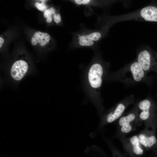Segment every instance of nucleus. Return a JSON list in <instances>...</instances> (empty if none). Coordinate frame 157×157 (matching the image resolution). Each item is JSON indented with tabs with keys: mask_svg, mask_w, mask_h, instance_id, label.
Listing matches in <instances>:
<instances>
[{
	"mask_svg": "<svg viewBox=\"0 0 157 157\" xmlns=\"http://www.w3.org/2000/svg\"><path fill=\"white\" fill-rule=\"evenodd\" d=\"M112 77L115 80L127 86L143 82L151 86L153 82L152 77L147 75L135 59L115 72Z\"/></svg>",
	"mask_w": 157,
	"mask_h": 157,
	"instance_id": "nucleus-1",
	"label": "nucleus"
},
{
	"mask_svg": "<svg viewBox=\"0 0 157 157\" xmlns=\"http://www.w3.org/2000/svg\"><path fill=\"white\" fill-rule=\"evenodd\" d=\"M139 111L138 120L144 122L145 128L156 130L157 127V104L149 97L135 105Z\"/></svg>",
	"mask_w": 157,
	"mask_h": 157,
	"instance_id": "nucleus-2",
	"label": "nucleus"
},
{
	"mask_svg": "<svg viewBox=\"0 0 157 157\" xmlns=\"http://www.w3.org/2000/svg\"><path fill=\"white\" fill-rule=\"evenodd\" d=\"M111 23L129 20L157 22V7L148 6L131 13L110 17Z\"/></svg>",
	"mask_w": 157,
	"mask_h": 157,
	"instance_id": "nucleus-3",
	"label": "nucleus"
},
{
	"mask_svg": "<svg viewBox=\"0 0 157 157\" xmlns=\"http://www.w3.org/2000/svg\"><path fill=\"white\" fill-rule=\"evenodd\" d=\"M135 60L147 74L157 67V53L148 46L139 49Z\"/></svg>",
	"mask_w": 157,
	"mask_h": 157,
	"instance_id": "nucleus-4",
	"label": "nucleus"
},
{
	"mask_svg": "<svg viewBox=\"0 0 157 157\" xmlns=\"http://www.w3.org/2000/svg\"><path fill=\"white\" fill-rule=\"evenodd\" d=\"M139 111L134 105L127 114L121 116L119 119L118 124L119 128L120 138L123 141L125 135L134 130L133 124L138 120Z\"/></svg>",
	"mask_w": 157,
	"mask_h": 157,
	"instance_id": "nucleus-5",
	"label": "nucleus"
},
{
	"mask_svg": "<svg viewBox=\"0 0 157 157\" xmlns=\"http://www.w3.org/2000/svg\"><path fill=\"white\" fill-rule=\"evenodd\" d=\"M134 99L133 95H131L118 103L113 110L106 116V122L108 123H111L119 119L127 108L134 103Z\"/></svg>",
	"mask_w": 157,
	"mask_h": 157,
	"instance_id": "nucleus-6",
	"label": "nucleus"
},
{
	"mask_svg": "<svg viewBox=\"0 0 157 157\" xmlns=\"http://www.w3.org/2000/svg\"><path fill=\"white\" fill-rule=\"evenodd\" d=\"M138 135L140 142L144 149L154 151L157 145L156 130L145 128Z\"/></svg>",
	"mask_w": 157,
	"mask_h": 157,
	"instance_id": "nucleus-7",
	"label": "nucleus"
},
{
	"mask_svg": "<svg viewBox=\"0 0 157 157\" xmlns=\"http://www.w3.org/2000/svg\"><path fill=\"white\" fill-rule=\"evenodd\" d=\"M125 151L130 156H139L144 154V148L141 145L138 135H134L122 141Z\"/></svg>",
	"mask_w": 157,
	"mask_h": 157,
	"instance_id": "nucleus-8",
	"label": "nucleus"
},
{
	"mask_svg": "<svg viewBox=\"0 0 157 157\" xmlns=\"http://www.w3.org/2000/svg\"><path fill=\"white\" fill-rule=\"evenodd\" d=\"M104 72V68L100 64L95 63L91 67L88 73V79L92 87L96 88L101 86Z\"/></svg>",
	"mask_w": 157,
	"mask_h": 157,
	"instance_id": "nucleus-9",
	"label": "nucleus"
},
{
	"mask_svg": "<svg viewBox=\"0 0 157 157\" xmlns=\"http://www.w3.org/2000/svg\"><path fill=\"white\" fill-rule=\"evenodd\" d=\"M28 68V64L25 60H17L12 66L10 70L11 76L14 80L20 81L24 76Z\"/></svg>",
	"mask_w": 157,
	"mask_h": 157,
	"instance_id": "nucleus-10",
	"label": "nucleus"
},
{
	"mask_svg": "<svg viewBox=\"0 0 157 157\" xmlns=\"http://www.w3.org/2000/svg\"><path fill=\"white\" fill-rule=\"evenodd\" d=\"M104 34V31H96L88 34L81 35L78 37V44L82 46H92L94 44V42L99 40Z\"/></svg>",
	"mask_w": 157,
	"mask_h": 157,
	"instance_id": "nucleus-11",
	"label": "nucleus"
},
{
	"mask_svg": "<svg viewBox=\"0 0 157 157\" xmlns=\"http://www.w3.org/2000/svg\"><path fill=\"white\" fill-rule=\"evenodd\" d=\"M51 41V36L48 33L38 31L32 37L31 42L33 46L44 47L49 44Z\"/></svg>",
	"mask_w": 157,
	"mask_h": 157,
	"instance_id": "nucleus-12",
	"label": "nucleus"
},
{
	"mask_svg": "<svg viewBox=\"0 0 157 157\" xmlns=\"http://www.w3.org/2000/svg\"><path fill=\"white\" fill-rule=\"evenodd\" d=\"M55 13L54 9L51 8L46 9L44 11L43 16L45 18H47L53 16V15Z\"/></svg>",
	"mask_w": 157,
	"mask_h": 157,
	"instance_id": "nucleus-13",
	"label": "nucleus"
},
{
	"mask_svg": "<svg viewBox=\"0 0 157 157\" xmlns=\"http://www.w3.org/2000/svg\"><path fill=\"white\" fill-rule=\"evenodd\" d=\"M35 5L37 9L40 11H44L47 9V7L45 2H42L41 3H40L36 2L35 3Z\"/></svg>",
	"mask_w": 157,
	"mask_h": 157,
	"instance_id": "nucleus-14",
	"label": "nucleus"
},
{
	"mask_svg": "<svg viewBox=\"0 0 157 157\" xmlns=\"http://www.w3.org/2000/svg\"><path fill=\"white\" fill-rule=\"evenodd\" d=\"M53 17L54 22L56 24L60 23L61 21V16L58 13H54L53 15Z\"/></svg>",
	"mask_w": 157,
	"mask_h": 157,
	"instance_id": "nucleus-15",
	"label": "nucleus"
},
{
	"mask_svg": "<svg viewBox=\"0 0 157 157\" xmlns=\"http://www.w3.org/2000/svg\"><path fill=\"white\" fill-rule=\"evenodd\" d=\"M91 0H74L75 2L78 5H86L88 4Z\"/></svg>",
	"mask_w": 157,
	"mask_h": 157,
	"instance_id": "nucleus-16",
	"label": "nucleus"
},
{
	"mask_svg": "<svg viewBox=\"0 0 157 157\" xmlns=\"http://www.w3.org/2000/svg\"><path fill=\"white\" fill-rule=\"evenodd\" d=\"M4 42V39L2 36L0 37V48H1Z\"/></svg>",
	"mask_w": 157,
	"mask_h": 157,
	"instance_id": "nucleus-17",
	"label": "nucleus"
},
{
	"mask_svg": "<svg viewBox=\"0 0 157 157\" xmlns=\"http://www.w3.org/2000/svg\"><path fill=\"white\" fill-rule=\"evenodd\" d=\"M52 16H51L46 18V22L49 23L51 22L52 20Z\"/></svg>",
	"mask_w": 157,
	"mask_h": 157,
	"instance_id": "nucleus-18",
	"label": "nucleus"
},
{
	"mask_svg": "<svg viewBox=\"0 0 157 157\" xmlns=\"http://www.w3.org/2000/svg\"><path fill=\"white\" fill-rule=\"evenodd\" d=\"M153 152H154L155 155L157 156V145Z\"/></svg>",
	"mask_w": 157,
	"mask_h": 157,
	"instance_id": "nucleus-19",
	"label": "nucleus"
},
{
	"mask_svg": "<svg viewBox=\"0 0 157 157\" xmlns=\"http://www.w3.org/2000/svg\"><path fill=\"white\" fill-rule=\"evenodd\" d=\"M39 0L41 1L42 2H45L47 0Z\"/></svg>",
	"mask_w": 157,
	"mask_h": 157,
	"instance_id": "nucleus-20",
	"label": "nucleus"
},
{
	"mask_svg": "<svg viewBox=\"0 0 157 157\" xmlns=\"http://www.w3.org/2000/svg\"><path fill=\"white\" fill-rule=\"evenodd\" d=\"M154 72L157 74V67L154 70Z\"/></svg>",
	"mask_w": 157,
	"mask_h": 157,
	"instance_id": "nucleus-21",
	"label": "nucleus"
}]
</instances>
